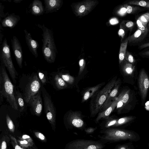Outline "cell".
<instances>
[{
    "instance_id": "d590c367",
    "label": "cell",
    "mask_w": 149,
    "mask_h": 149,
    "mask_svg": "<svg viewBox=\"0 0 149 149\" xmlns=\"http://www.w3.org/2000/svg\"><path fill=\"white\" fill-rule=\"evenodd\" d=\"M123 21L127 30L131 31L134 26V22L130 20Z\"/></svg>"
},
{
    "instance_id": "7c38bea8",
    "label": "cell",
    "mask_w": 149,
    "mask_h": 149,
    "mask_svg": "<svg viewBox=\"0 0 149 149\" xmlns=\"http://www.w3.org/2000/svg\"><path fill=\"white\" fill-rule=\"evenodd\" d=\"M25 40L30 52L33 56L37 58L38 56V49L39 45L37 41L33 39L31 34L26 29L24 30Z\"/></svg>"
},
{
    "instance_id": "f907efd6",
    "label": "cell",
    "mask_w": 149,
    "mask_h": 149,
    "mask_svg": "<svg viewBox=\"0 0 149 149\" xmlns=\"http://www.w3.org/2000/svg\"><path fill=\"white\" fill-rule=\"evenodd\" d=\"M22 139L24 140H26V139H31L30 137L27 135H24L22 136Z\"/></svg>"
},
{
    "instance_id": "2e32d148",
    "label": "cell",
    "mask_w": 149,
    "mask_h": 149,
    "mask_svg": "<svg viewBox=\"0 0 149 149\" xmlns=\"http://www.w3.org/2000/svg\"><path fill=\"white\" fill-rule=\"evenodd\" d=\"M44 13L46 14L55 12L61 6L62 1L61 0H44Z\"/></svg>"
},
{
    "instance_id": "d6986e66",
    "label": "cell",
    "mask_w": 149,
    "mask_h": 149,
    "mask_svg": "<svg viewBox=\"0 0 149 149\" xmlns=\"http://www.w3.org/2000/svg\"><path fill=\"white\" fill-rule=\"evenodd\" d=\"M104 84V83L103 82L87 89L83 94L82 102H83L89 98L92 97L99 91V89Z\"/></svg>"
},
{
    "instance_id": "44dd1931",
    "label": "cell",
    "mask_w": 149,
    "mask_h": 149,
    "mask_svg": "<svg viewBox=\"0 0 149 149\" xmlns=\"http://www.w3.org/2000/svg\"><path fill=\"white\" fill-rule=\"evenodd\" d=\"M135 118V117L132 116H126L117 119L116 122L113 128L118 127L126 125L127 124L130 123Z\"/></svg>"
},
{
    "instance_id": "60d3db41",
    "label": "cell",
    "mask_w": 149,
    "mask_h": 149,
    "mask_svg": "<svg viewBox=\"0 0 149 149\" xmlns=\"http://www.w3.org/2000/svg\"><path fill=\"white\" fill-rule=\"evenodd\" d=\"M97 129V127H88L85 128L84 130L86 134H90L93 133Z\"/></svg>"
},
{
    "instance_id": "7bdbcfd3",
    "label": "cell",
    "mask_w": 149,
    "mask_h": 149,
    "mask_svg": "<svg viewBox=\"0 0 149 149\" xmlns=\"http://www.w3.org/2000/svg\"><path fill=\"white\" fill-rule=\"evenodd\" d=\"M80 66V70L79 72V74H81L84 68V60L83 59L80 60L79 62Z\"/></svg>"
},
{
    "instance_id": "11a10c76",
    "label": "cell",
    "mask_w": 149,
    "mask_h": 149,
    "mask_svg": "<svg viewBox=\"0 0 149 149\" xmlns=\"http://www.w3.org/2000/svg\"><path fill=\"white\" fill-rule=\"evenodd\" d=\"M148 27H149V22L148 23Z\"/></svg>"
},
{
    "instance_id": "836d02e7",
    "label": "cell",
    "mask_w": 149,
    "mask_h": 149,
    "mask_svg": "<svg viewBox=\"0 0 149 149\" xmlns=\"http://www.w3.org/2000/svg\"><path fill=\"white\" fill-rule=\"evenodd\" d=\"M120 28L118 33V35L121 37V40H122L124 38L126 31L127 30L124 25L123 21L120 24Z\"/></svg>"
},
{
    "instance_id": "1f68e13d",
    "label": "cell",
    "mask_w": 149,
    "mask_h": 149,
    "mask_svg": "<svg viewBox=\"0 0 149 149\" xmlns=\"http://www.w3.org/2000/svg\"><path fill=\"white\" fill-rule=\"evenodd\" d=\"M6 123L8 127L10 132H13L15 131V126L13 123L8 114L6 116Z\"/></svg>"
},
{
    "instance_id": "9a60e30c",
    "label": "cell",
    "mask_w": 149,
    "mask_h": 149,
    "mask_svg": "<svg viewBox=\"0 0 149 149\" xmlns=\"http://www.w3.org/2000/svg\"><path fill=\"white\" fill-rule=\"evenodd\" d=\"M120 83L119 80L116 81L113 88L109 95L100 112L105 110L115 100L120 86Z\"/></svg>"
},
{
    "instance_id": "c3c4849f",
    "label": "cell",
    "mask_w": 149,
    "mask_h": 149,
    "mask_svg": "<svg viewBox=\"0 0 149 149\" xmlns=\"http://www.w3.org/2000/svg\"><path fill=\"white\" fill-rule=\"evenodd\" d=\"M148 47H149V42L142 44L139 47V48L140 49H142Z\"/></svg>"
},
{
    "instance_id": "3957f363",
    "label": "cell",
    "mask_w": 149,
    "mask_h": 149,
    "mask_svg": "<svg viewBox=\"0 0 149 149\" xmlns=\"http://www.w3.org/2000/svg\"><path fill=\"white\" fill-rule=\"evenodd\" d=\"M6 67L0 63V95H3L12 108L18 110V105L14 91V86L7 73Z\"/></svg>"
},
{
    "instance_id": "7a4b0ae2",
    "label": "cell",
    "mask_w": 149,
    "mask_h": 149,
    "mask_svg": "<svg viewBox=\"0 0 149 149\" xmlns=\"http://www.w3.org/2000/svg\"><path fill=\"white\" fill-rule=\"evenodd\" d=\"M38 26L42 31V52L44 57L49 63H54L57 54V49L52 30L45 26L44 24Z\"/></svg>"
},
{
    "instance_id": "9c48e42d",
    "label": "cell",
    "mask_w": 149,
    "mask_h": 149,
    "mask_svg": "<svg viewBox=\"0 0 149 149\" xmlns=\"http://www.w3.org/2000/svg\"><path fill=\"white\" fill-rule=\"evenodd\" d=\"M40 87V81L35 74L31 78L26 85L24 94L25 101L29 103L32 98L39 92Z\"/></svg>"
},
{
    "instance_id": "d6a6232c",
    "label": "cell",
    "mask_w": 149,
    "mask_h": 149,
    "mask_svg": "<svg viewBox=\"0 0 149 149\" xmlns=\"http://www.w3.org/2000/svg\"><path fill=\"white\" fill-rule=\"evenodd\" d=\"M125 59L127 62L132 65H133L136 62V60L133 56L128 51H126Z\"/></svg>"
},
{
    "instance_id": "7dc6e473",
    "label": "cell",
    "mask_w": 149,
    "mask_h": 149,
    "mask_svg": "<svg viewBox=\"0 0 149 149\" xmlns=\"http://www.w3.org/2000/svg\"><path fill=\"white\" fill-rule=\"evenodd\" d=\"M0 149H7V143L5 139L1 143Z\"/></svg>"
},
{
    "instance_id": "484cf974",
    "label": "cell",
    "mask_w": 149,
    "mask_h": 149,
    "mask_svg": "<svg viewBox=\"0 0 149 149\" xmlns=\"http://www.w3.org/2000/svg\"><path fill=\"white\" fill-rule=\"evenodd\" d=\"M127 4L129 5H135L149 8V1L134 0L128 2Z\"/></svg>"
},
{
    "instance_id": "f35d334b",
    "label": "cell",
    "mask_w": 149,
    "mask_h": 149,
    "mask_svg": "<svg viewBox=\"0 0 149 149\" xmlns=\"http://www.w3.org/2000/svg\"><path fill=\"white\" fill-rule=\"evenodd\" d=\"M38 77L40 81L42 84H44L47 83L46 78L44 73L41 72H38Z\"/></svg>"
},
{
    "instance_id": "ba28073f",
    "label": "cell",
    "mask_w": 149,
    "mask_h": 149,
    "mask_svg": "<svg viewBox=\"0 0 149 149\" xmlns=\"http://www.w3.org/2000/svg\"><path fill=\"white\" fill-rule=\"evenodd\" d=\"M65 120L67 128H75L83 131L86 128V124L81 113L78 112H69L66 116Z\"/></svg>"
},
{
    "instance_id": "f1b7e54d",
    "label": "cell",
    "mask_w": 149,
    "mask_h": 149,
    "mask_svg": "<svg viewBox=\"0 0 149 149\" xmlns=\"http://www.w3.org/2000/svg\"><path fill=\"white\" fill-rule=\"evenodd\" d=\"M114 149H134V145L132 142L122 144H119L115 146Z\"/></svg>"
},
{
    "instance_id": "ee69618b",
    "label": "cell",
    "mask_w": 149,
    "mask_h": 149,
    "mask_svg": "<svg viewBox=\"0 0 149 149\" xmlns=\"http://www.w3.org/2000/svg\"><path fill=\"white\" fill-rule=\"evenodd\" d=\"M36 136L40 140L44 141L45 140V136L42 133L38 132H35Z\"/></svg>"
},
{
    "instance_id": "f6af8a7d",
    "label": "cell",
    "mask_w": 149,
    "mask_h": 149,
    "mask_svg": "<svg viewBox=\"0 0 149 149\" xmlns=\"http://www.w3.org/2000/svg\"><path fill=\"white\" fill-rule=\"evenodd\" d=\"M110 23L112 25H115L118 24L119 22V21L118 19L114 18L111 19L110 20Z\"/></svg>"
},
{
    "instance_id": "816d5d0a",
    "label": "cell",
    "mask_w": 149,
    "mask_h": 149,
    "mask_svg": "<svg viewBox=\"0 0 149 149\" xmlns=\"http://www.w3.org/2000/svg\"><path fill=\"white\" fill-rule=\"evenodd\" d=\"M145 108L146 110L149 111V101H148L146 103Z\"/></svg>"
},
{
    "instance_id": "8d00e7d4",
    "label": "cell",
    "mask_w": 149,
    "mask_h": 149,
    "mask_svg": "<svg viewBox=\"0 0 149 149\" xmlns=\"http://www.w3.org/2000/svg\"><path fill=\"white\" fill-rule=\"evenodd\" d=\"M9 136L14 149H23L18 145L17 141L16 139L14 137L10 134H9Z\"/></svg>"
},
{
    "instance_id": "5b68a950",
    "label": "cell",
    "mask_w": 149,
    "mask_h": 149,
    "mask_svg": "<svg viewBox=\"0 0 149 149\" xmlns=\"http://www.w3.org/2000/svg\"><path fill=\"white\" fill-rule=\"evenodd\" d=\"M1 63L3 64L8 71L14 83H16L17 72L13 62L10 45L8 44L7 40L5 38L1 45L0 52Z\"/></svg>"
},
{
    "instance_id": "7402d4cb",
    "label": "cell",
    "mask_w": 149,
    "mask_h": 149,
    "mask_svg": "<svg viewBox=\"0 0 149 149\" xmlns=\"http://www.w3.org/2000/svg\"><path fill=\"white\" fill-rule=\"evenodd\" d=\"M121 64L122 71L125 74L130 75L133 74L135 69V66L127 62L125 59Z\"/></svg>"
},
{
    "instance_id": "ab89813d",
    "label": "cell",
    "mask_w": 149,
    "mask_h": 149,
    "mask_svg": "<svg viewBox=\"0 0 149 149\" xmlns=\"http://www.w3.org/2000/svg\"><path fill=\"white\" fill-rule=\"evenodd\" d=\"M118 102L117 105V109L118 110L121 109L124 106L122 101L120 94L117 97Z\"/></svg>"
},
{
    "instance_id": "5bb4252c",
    "label": "cell",
    "mask_w": 149,
    "mask_h": 149,
    "mask_svg": "<svg viewBox=\"0 0 149 149\" xmlns=\"http://www.w3.org/2000/svg\"><path fill=\"white\" fill-rule=\"evenodd\" d=\"M148 32V28L145 31L138 28L132 35L130 36L128 43L130 45H135L139 43L146 38Z\"/></svg>"
},
{
    "instance_id": "4316f807",
    "label": "cell",
    "mask_w": 149,
    "mask_h": 149,
    "mask_svg": "<svg viewBox=\"0 0 149 149\" xmlns=\"http://www.w3.org/2000/svg\"><path fill=\"white\" fill-rule=\"evenodd\" d=\"M16 99L18 105L19 106V111L22 112L24 108V102L22 96L19 91L16 92Z\"/></svg>"
},
{
    "instance_id": "52a82bcc",
    "label": "cell",
    "mask_w": 149,
    "mask_h": 149,
    "mask_svg": "<svg viewBox=\"0 0 149 149\" xmlns=\"http://www.w3.org/2000/svg\"><path fill=\"white\" fill-rule=\"evenodd\" d=\"M42 91L43 98L44 111L47 119L52 126L55 127L56 111L50 96L44 87L42 88Z\"/></svg>"
},
{
    "instance_id": "74e56055",
    "label": "cell",
    "mask_w": 149,
    "mask_h": 149,
    "mask_svg": "<svg viewBox=\"0 0 149 149\" xmlns=\"http://www.w3.org/2000/svg\"><path fill=\"white\" fill-rule=\"evenodd\" d=\"M127 5V4L124 5L119 10L118 13L119 15L121 16H123L127 14L126 10Z\"/></svg>"
},
{
    "instance_id": "db71d44e",
    "label": "cell",
    "mask_w": 149,
    "mask_h": 149,
    "mask_svg": "<svg viewBox=\"0 0 149 149\" xmlns=\"http://www.w3.org/2000/svg\"><path fill=\"white\" fill-rule=\"evenodd\" d=\"M30 149H37L36 148H35V147H33V148H31Z\"/></svg>"
},
{
    "instance_id": "f5cc1de1",
    "label": "cell",
    "mask_w": 149,
    "mask_h": 149,
    "mask_svg": "<svg viewBox=\"0 0 149 149\" xmlns=\"http://www.w3.org/2000/svg\"><path fill=\"white\" fill-rule=\"evenodd\" d=\"M146 149H149V143H148Z\"/></svg>"
},
{
    "instance_id": "d4e9b609",
    "label": "cell",
    "mask_w": 149,
    "mask_h": 149,
    "mask_svg": "<svg viewBox=\"0 0 149 149\" xmlns=\"http://www.w3.org/2000/svg\"><path fill=\"white\" fill-rule=\"evenodd\" d=\"M93 3V2L84 3L79 5L77 7L76 11L80 15L85 14L90 9L92 6L94 4V3Z\"/></svg>"
},
{
    "instance_id": "8fae6325",
    "label": "cell",
    "mask_w": 149,
    "mask_h": 149,
    "mask_svg": "<svg viewBox=\"0 0 149 149\" xmlns=\"http://www.w3.org/2000/svg\"><path fill=\"white\" fill-rule=\"evenodd\" d=\"M138 83L142 99L145 100L149 87V79L145 70H142L139 74Z\"/></svg>"
},
{
    "instance_id": "83f0119b",
    "label": "cell",
    "mask_w": 149,
    "mask_h": 149,
    "mask_svg": "<svg viewBox=\"0 0 149 149\" xmlns=\"http://www.w3.org/2000/svg\"><path fill=\"white\" fill-rule=\"evenodd\" d=\"M58 74L67 83L70 84H73L74 81V78L67 73H59Z\"/></svg>"
},
{
    "instance_id": "681fc988",
    "label": "cell",
    "mask_w": 149,
    "mask_h": 149,
    "mask_svg": "<svg viewBox=\"0 0 149 149\" xmlns=\"http://www.w3.org/2000/svg\"><path fill=\"white\" fill-rule=\"evenodd\" d=\"M19 143L21 145H26L28 146L29 145L28 141L26 140L20 141Z\"/></svg>"
},
{
    "instance_id": "ffe728a7",
    "label": "cell",
    "mask_w": 149,
    "mask_h": 149,
    "mask_svg": "<svg viewBox=\"0 0 149 149\" xmlns=\"http://www.w3.org/2000/svg\"><path fill=\"white\" fill-rule=\"evenodd\" d=\"M31 12L33 15L39 16L44 13L42 2L39 0H34L31 4Z\"/></svg>"
},
{
    "instance_id": "b9f144b4",
    "label": "cell",
    "mask_w": 149,
    "mask_h": 149,
    "mask_svg": "<svg viewBox=\"0 0 149 149\" xmlns=\"http://www.w3.org/2000/svg\"><path fill=\"white\" fill-rule=\"evenodd\" d=\"M136 24L138 27V28L143 31H145L146 29L148 28L147 27H144L142 24L141 21L139 20L138 19H137L136 21Z\"/></svg>"
},
{
    "instance_id": "603a6c76",
    "label": "cell",
    "mask_w": 149,
    "mask_h": 149,
    "mask_svg": "<svg viewBox=\"0 0 149 149\" xmlns=\"http://www.w3.org/2000/svg\"><path fill=\"white\" fill-rule=\"evenodd\" d=\"M130 38L128 37L121 44L119 55V63L121 64L125 59V57L126 52V49Z\"/></svg>"
},
{
    "instance_id": "4dcf8cb0",
    "label": "cell",
    "mask_w": 149,
    "mask_h": 149,
    "mask_svg": "<svg viewBox=\"0 0 149 149\" xmlns=\"http://www.w3.org/2000/svg\"><path fill=\"white\" fill-rule=\"evenodd\" d=\"M141 9L140 7L134 6L127 4L126 10L127 13L133 14Z\"/></svg>"
},
{
    "instance_id": "30bf717a",
    "label": "cell",
    "mask_w": 149,
    "mask_h": 149,
    "mask_svg": "<svg viewBox=\"0 0 149 149\" xmlns=\"http://www.w3.org/2000/svg\"><path fill=\"white\" fill-rule=\"evenodd\" d=\"M11 43L14 55L17 63L20 68L22 67L23 55L22 47L17 38L13 36L11 39Z\"/></svg>"
},
{
    "instance_id": "6da1fadb",
    "label": "cell",
    "mask_w": 149,
    "mask_h": 149,
    "mask_svg": "<svg viewBox=\"0 0 149 149\" xmlns=\"http://www.w3.org/2000/svg\"><path fill=\"white\" fill-rule=\"evenodd\" d=\"M102 135H98L100 140L105 144L123 141L137 142L140 139L139 134L134 131L117 128L101 130Z\"/></svg>"
},
{
    "instance_id": "ac0fdd59",
    "label": "cell",
    "mask_w": 149,
    "mask_h": 149,
    "mask_svg": "<svg viewBox=\"0 0 149 149\" xmlns=\"http://www.w3.org/2000/svg\"><path fill=\"white\" fill-rule=\"evenodd\" d=\"M118 99L117 97L111 104L104 111L100 112L95 119V122L97 123L101 119H107L109 117V116L117 106Z\"/></svg>"
},
{
    "instance_id": "e0dca14e",
    "label": "cell",
    "mask_w": 149,
    "mask_h": 149,
    "mask_svg": "<svg viewBox=\"0 0 149 149\" xmlns=\"http://www.w3.org/2000/svg\"><path fill=\"white\" fill-rule=\"evenodd\" d=\"M20 17L15 13L11 14L3 19L1 22L2 26L14 28L20 20Z\"/></svg>"
},
{
    "instance_id": "f546056e",
    "label": "cell",
    "mask_w": 149,
    "mask_h": 149,
    "mask_svg": "<svg viewBox=\"0 0 149 149\" xmlns=\"http://www.w3.org/2000/svg\"><path fill=\"white\" fill-rule=\"evenodd\" d=\"M137 19L141 21L144 27H147V24L149 22V12L146 13L142 15Z\"/></svg>"
},
{
    "instance_id": "e575fe53",
    "label": "cell",
    "mask_w": 149,
    "mask_h": 149,
    "mask_svg": "<svg viewBox=\"0 0 149 149\" xmlns=\"http://www.w3.org/2000/svg\"><path fill=\"white\" fill-rule=\"evenodd\" d=\"M122 101L124 105H125L128 101L129 96V90L122 92L120 94Z\"/></svg>"
},
{
    "instance_id": "277c9868",
    "label": "cell",
    "mask_w": 149,
    "mask_h": 149,
    "mask_svg": "<svg viewBox=\"0 0 149 149\" xmlns=\"http://www.w3.org/2000/svg\"><path fill=\"white\" fill-rule=\"evenodd\" d=\"M116 82L115 79H112L101 90L97 92L92 97L90 105L91 117L95 116L100 111Z\"/></svg>"
},
{
    "instance_id": "cb8c5ba5",
    "label": "cell",
    "mask_w": 149,
    "mask_h": 149,
    "mask_svg": "<svg viewBox=\"0 0 149 149\" xmlns=\"http://www.w3.org/2000/svg\"><path fill=\"white\" fill-rule=\"evenodd\" d=\"M54 81L56 88L59 90L64 89L68 86L66 82L58 74H56L54 78Z\"/></svg>"
},
{
    "instance_id": "8992f818",
    "label": "cell",
    "mask_w": 149,
    "mask_h": 149,
    "mask_svg": "<svg viewBox=\"0 0 149 149\" xmlns=\"http://www.w3.org/2000/svg\"><path fill=\"white\" fill-rule=\"evenodd\" d=\"M105 144L100 140L77 139L67 143L65 149H103Z\"/></svg>"
},
{
    "instance_id": "bcb514c9",
    "label": "cell",
    "mask_w": 149,
    "mask_h": 149,
    "mask_svg": "<svg viewBox=\"0 0 149 149\" xmlns=\"http://www.w3.org/2000/svg\"><path fill=\"white\" fill-rule=\"evenodd\" d=\"M139 54L141 56L149 57V50L142 52Z\"/></svg>"
},
{
    "instance_id": "4fadbf2b",
    "label": "cell",
    "mask_w": 149,
    "mask_h": 149,
    "mask_svg": "<svg viewBox=\"0 0 149 149\" xmlns=\"http://www.w3.org/2000/svg\"><path fill=\"white\" fill-rule=\"evenodd\" d=\"M29 103L32 107L35 114L37 116H40L42 109V100L40 92L32 98Z\"/></svg>"
}]
</instances>
